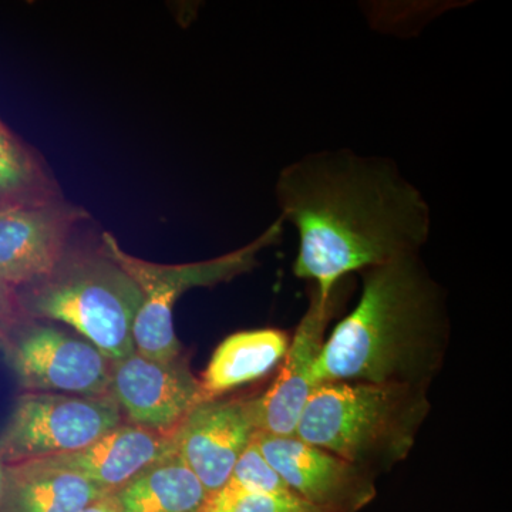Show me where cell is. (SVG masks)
<instances>
[{
    "label": "cell",
    "mask_w": 512,
    "mask_h": 512,
    "mask_svg": "<svg viewBox=\"0 0 512 512\" xmlns=\"http://www.w3.org/2000/svg\"><path fill=\"white\" fill-rule=\"evenodd\" d=\"M276 198L298 232L293 274L322 299L355 272L420 255L430 237L429 204L389 158L308 154L281 171Z\"/></svg>",
    "instance_id": "6da1fadb"
},
{
    "label": "cell",
    "mask_w": 512,
    "mask_h": 512,
    "mask_svg": "<svg viewBox=\"0 0 512 512\" xmlns=\"http://www.w3.org/2000/svg\"><path fill=\"white\" fill-rule=\"evenodd\" d=\"M359 301L326 336L316 383L403 384L429 390L446 362V295L420 255L362 274Z\"/></svg>",
    "instance_id": "7a4b0ae2"
},
{
    "label": "cell",
    "mask_w": 512,
    "mask_h": 512,
    "mask_svg": "<svg viewBox=\"0 0 512 512\" xmlns=\"http://www.w3.org/2000/svg\"><path fill=\"white\" fill-rule=\"evenodd\" d=\"M430 410L429 390L421 387L322 383L295 436L377 476L410 456Z\"/></svg>",
    "instance_id": "3957f363"
},
{
    "label": "cell",
    "mask_w": 512,
    "mask_h": 512,
    "mask_svg": "<svg viewBox=\"0 0 512 512\" xmlns=\"http://www.w3.org/2000/svg\"><path fill=\"white\" fill-rule=\"evenodd\" d=\"M18 296L26 318L70 326L111 362L136 352L143 293L101 247L69 251L52 274Z\"/></svg>",
    "instance_id": "277c9868"
},
{
    "label": "cell",
    "mask_w": 512,
    "mask_h": 512,
    "mask_svg": "<svg viewBox=\"0 0 512 512\" xmlns=\"http://www.w3.org/2000/svg\"><path fill=\"white\" fill-rule=\"evenodd\" d=\"M284 225V218L279 217L245 247L208 261L177 265L156 264L130 255L110 232H103L101 249L136 282L143 293V303L133 330L136 352L157 360L183 356L184 348L175 333L173 319L178 299L191 289L212 288L254 271L259 255L281 242Z\"/></svg>",
    "instance_id": "5b68a950"
},
{
    "label": "cell",
    "mask_w": 512,
    "mask_h": 512,
    "mask_svg": "<svg viewBox=\"0 0 512 512\" xmlns=\"http://www.w3.org/2000/svg\"><path fill=\"white\" fill-rule=\"evenodd\" d=\"M110 394H20L0 430V463L16 464L76 453L123 423Z\"/></svg>",
    "instance_id": "8992f818"
},
{
    "label": "cell",
    "mask_w": 512,
    "mask_h": 512,
    "mask_svg": "<svg viewBox=\"0 0 512 512\" xmlns=\"http://www.w3.org/2000/svg\"><path fill=\"white\" fill-rule=\"evenodd\" d=\"M6 363L25 392L109 394L111 360L82 336L26 318L3 340Z\"/></svg>",
    "instance_id": "52a82bcc"
},
{
    "label": "cell",
    "mask_w": 512,
    "mask_h": 512,
    "mask_svg": "<svg viewBox=\"0 0 512 512\" xmlns=\"http://www.w3.org/2000/svg\"><path fill=\"white\" fill-rule=\"evenodd\" d=\"M86 211L62 198L0 207V284L28 288L43 281L69 254Z\"/></svg>",
    "instance_id": "ba28073f"
},
{
    "label": "cell",
    "mask_w": 512,
    "mask_h": 512,
    "mask_svg": "<svg viewBox=\"0 0 512 512\" xmlns=\"http://www.w3.org/2000/svg\"><path fill=\"white\" fill-rule=\"evenodd\" d=\"M255 441L293 494L333 512H360L375 501L376 476L296 436L258 431Z\"/></svg>",
    "instance_id": "9c48e42d"
},
{
    "label": "cell",
    "mask_w": 512,
    "mask_h": 512,
    "mask_svg": "<svg viewBox=\"0 0 512 512\" xmlns=\"http://www.w3.org/2000/svg\"><path fill=\"white\" fill-rule=\"evenodd\" d=\"M109 394L126 423L174 431L202 403L200 379L187 357L157 360L134 352L111 363Z\"/></svg>",
    "instance_id": "30bf717a"
},
{
    "label": "cell",
    "mask_w": 512,
    "mask_h": 512,
    "mask_svg": "<svg viewBox=\"0 0 512 512\" xmlns=\"http://www.w3.org/2000/svg\"><path fill=\"white\" fill-rule=\"evenodd\" d=\"M256 399L220 397L202 402L175 427V451L211 497L224 490L239 456L259 431Z\"/></svg>",
    "instance_id": "8fae6325"
},
{
    "label": "cell",
    "mask_w": 512,
    "mask_h": 512,
    "mask_svg": "<svg viewBox=\"0 0 512 512\" xmlns=\"http://www.w3.org/2000/svg\"><path fill=\"white\" fill-rule=\"evenodd\" d=\"M342 285L329 299L320 298L312 289L308 309L289 340L288 350L275 382L256 399L258 427L262 433L295 436L296 426L306 403L318 387L315 377L316 362L328 336L326 330L330 320L338 309Z\"/></svg>",
    "instance_id": "7c38bea8"
},
{
    "label": "cell",
    "mask_w": 512,
    "mask_h": 512,
    "mask_svg": "<svg viewBox=\"0 0 512 512\" xmlns=\"http://www.w3.org/2000/svg\"><path fill=\"white\" fill-rule=\"evenodd\" d=\"M173 433L123 421L76 453L36 461L46 467L70 471L114 494L146 468L175 453Z\"/></svg>",
    "instance_id": "4fadbf2b"
},
{
    "label": "cell",
    "mask_w": 512,
    "mask_h": 512,
    "mask_svg": "<svg viewBox=\"0 0 512 512\" xmlns=\"http://www.w3.org/2000/svg\"><path fill=\"white\" fill-rule=\"evenodd\" d=\"M106 495L86 478L36 460L5 464L0 512H80Z\"/></svg>",
    "instance_id": "5bb4252c"
},
{
    "label": "cell",
    "mask_w": 512,
    "mask_h": 512,
    "mask_svg": "<svg viewBox=\"0 0 512 512\" xmlns=\"http://www.w3.org/2000/svg\"><path fill=\"white\" fill-rule=\"evenodd\" d=\"M289 340L285 330L276 328L242 330L229 335L212 353L202 373V402L220 399L271 373L284 360Z\"/></svg>",
    "instance_id": "9a60e30c"
},
{
    "label": "cell",
    "mask_w": 512,
    "mask_h": 512,
    "mask_svg": "<svg viewBox=\"0 0 512 512\" xmlns=\"http://www.w3.org/2000/svg\"><path fill=\"white\" fill-rule=\"evenodd\" d=\"M113 495L120 512H204L212 498L177 451Z\"/></svg>",
    "instance_id": "2e32d148"
},
{
    "label": "cell",
    "mask_w": 512,
    "mask_h": 512,
    "mask_svg": "<svg viewBox=\"0 0 512 512\" xmlns=\"http://www.w3.org/2000/svg\"><path fill=\"white\" fill-rule=\"evenodd\" d=\"M60 198L45 161L0 119V207Z\"/></svg>",
    "instance_id": "e0dca14e"
},
{
    "label": "cell",
    "mask_w": 512,
    "mask_h": 512,
    "mask_svg": "<svg viewBox=\"0 0 512 512\" xmlns=\"http://www.w3.org/2000/svg\"><path fill=\"white\" fill-rule=\"evenodd\" d=\"M225 487L251 494H293L256 444L255 437L239 456Z\"/></svg>",
    "instance_id": "ac0fdd59"
},
{
    "label": "cell",
    "mask_w": 512,
    "mask_h": 512,
    "mask_svg": "<svg viewBox=\"0 0 512 512\" xmlns=\"http://www.w3.org/2000/svg\"><path fill=\"white\" fill-rule=\"evenodd\" d=\"M211 503L225 512H333L308 503L296 494H251L229 487L214 495Z\"/></svg>",
    "instance_id": "d6986e66"
},
{
    "label": "cell",
    "mask_w": 512,
    "mask_h": 512,
    "mask_svg": "<svg viewBox=\"0 0 512 512\" xmlns=\"http://www.w3.org/2000/svg\"><path fill=\"white\" fill-rule=\"evenodd\" d=\"M26 316L20 308L18 291L0 284V345Z\"/></svg>",
    "instance_id": "ffe728a7"
},
{
    "label": "cell",
    "mask_w": 512,
    "mask_h": 512,
    "mask_svg": "<svg viewBox=\"0 0 512 512\" xmlns=\"http://www.w3.org/2000/svg\"><path fill=\"white\" fill-rule=\"evenodd\" d=\"M80 512H120L119 504L113 494L100 498L96 503L90 504Z\"/></svg>",
    "instance_id": "44dd1931"
},
{
    "label": "cell",
    "mask_w": 512,
    "mask_h": 512,
    "mask_svg": "<svg viewBox=\"0 0 512 512\" xmlns=\"http://www.w3.org/2000/svg\"><path fill=\"white\" fill-rule=\"evenodd\" d=\"M204 512H225V511H222L221 508H218L217 505L212 504L210 501V504H208V507L205 508Z\"/></svg>",
    "instance_id": "7402d4cb"
},
{
    "label": "cell",
    "mask_w": 512,
    "mask_h": 512,
    "mask_svg": "<svg viewBox=\"0 0 512 512\" xmlns=\"http://www.w3.org/2000/svg\"><path fill=\"white\" fill-rule=\"evenodd\" d=\"M3 471H5V464L0 463V494H2Z\"/></svg>",
    "instance_id": "603a6c76"
}]
</instances>
